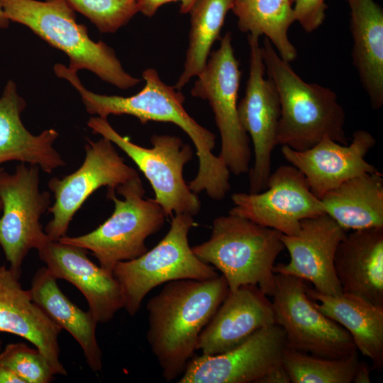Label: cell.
I'll return each mask as SVG.
<instances>
[{"instance_id":"6da1fadb","label":"cell","mask_w":383,"mask_h":383,"mask_svg":"<svg viewBox=\"0 0 383 383\" xmlns=\"http://www.w3.org/2000/svg\"><path fill=\"white\" fill-rule=\"evenodd\" d=\"M55 74L67 79L79 92L87 111L107 118L109 115H131L142 124L149 121L171 123L182 129L192 141L199 159L196 177L187 184L198 194L205 192L213 200L224 199L230 191V170L223 161L213 154L216 135L201 126L185 110V97L180 90L165 84L157 71L148 68L142 77L144 87L136 94L123 97L99 94L87 90L77 71L62 64L54 66Z\"/></svg>"},{"instance_id":"7a4b0ae2","label":"cell","mask_w":383,"mask_h":383,"mask_svg":"<svg viewBox=\"0 0 383 383\" xmlns=\"http://www.w3.org/2000/svg\"><path fill=\"white\" fill-rule=\"evenodd\" d=\"M229 291L223 275L179 279L165 283L148 301L147 340L167 382L182 374L201 333Z\"/></svg>"},{"instance_id":"3957f363","label":"cell","mask_w":383,"mask_h":383,"mask_svg":"<svg viewBox=\"0 0 383 383\" xmlns=\"http://www.w3.org/2000/svg\"><path fill=\"white\" fill-rule=\"evenodd\" d=\"M261 48L265 71L280 102L277 145L303 151L325 137L348 145L345 114L336 94L329 88L304 81L280 57L267 38Z\"/></svg>"},{"instance_id":"277c9868","label":"cell","mask_w":383,"mask_h":383,"mask_svg":"<svg viewBox=\"0 0 383 383\" xmlns=\"http://www.w3.org/2000/svg\"><path fill=\"white\" fill-rule=\"evenodd\" d=\"M0 4L9 21L28 27L67 54L70 68L88 70L121 89L142 81L123 69L111 47L89 38L86 26L77 23L74 10L67 0H0Z\"/></svg>"},{"instance_id":"5b68a950","label":"cell","mask_w":383,"mask_h":383,"mask_svg":"<svg viewBox=\"0 0 383 383\" xmlns=\"http://www.w3.org/2000/svg\"><path fill=\"white\" fill-rule=\"evenodd\" d=\"M282 233L228 213L215 218L210 238L192 248L204 262L221 272L230 292L257 285L267 296L274 292V262L284 248Z\"/></svg>"},{"instance_id":"8992f818","label":"cell","mask_w":383,"mask_h":383,"mask_svg":"<svg viewBox=\"0 0 383 383\" xmlns=\"http://www.w3.org/2000/svg\"><path fill=\"white\" fill-rule=\"evenodd\" d=\"M139 175L121 184L116 193L107 192L114 203L112 215L94 231L58 241L89 250L100 266L113 272L116 265L137 258L148 250L146 239L158 232L167 218L155 198L145 199Z\"/></svg>"},{"instance_id":"52a82bcc","label":"cell","mask_w":383,"mask_h":383,"mask_svg":"<svg viewBox=\"0 0 383 383\" xmlns=\"http://www.w3.org/2000/svg\"><path fill=\"white\" fill-rule=\"evenodd\" d=\"M195 226L190 214H175L168 232L153 248L137 258L116 265L113 274L120 284L123 309L129 315L134 316L145 296L160 284L218 276L214 267L198 258L189 245L188 235Z\"/></svg>"},{"instance_id":"ba28073f","label":"cell","mask_w":383,"mask_h":383,"mask_svg":"<svg viewBox=\"0 0 383 383\" xmlns=\"http://www.w3.org/2000/svg\"><path fill=\"white\" fill-rule=\"evenodd\" d=\"M87 125L94 133L109 139L135 162L151 184L155 199L167 218L179 213L194 216L199 212L198 194L190 189L183 177L184 167L194 157L189 144L178 136L155 134L150 138L152 147L148 148L120 135L107 118L91 117Z\"/></svg>"},{"instance_id":"9c48e42d","label":"cell","mask_w":383,"mask_h":383,"mask_svg":"<svg viewBox=\"0 0 383 383\" xmlns=\"http://www.w3.org/2000/svg\"><path fill=\"white\" fill-rule=\"evenodd\" d=\"M220 40L219 48L210 53L204 69L197 76L191 94L209 102L221 135L218 156L231 172L239 176L248 172L251 159L250 138L238 113L241 72L231 33L227 32Z\"/></svg>"},{"instance_id":"30bf717a","label":"cell","mask_w":383,"mask_h":383,"mask_svg":"<svg viewBox=\"0 0 383 383\" xmlns=\"http://www.w3.org/2000/svg\"><path fill=\"white\" fill-rule=\"evenodd\" d=\"M285 348L284 331L274 323L227 352L193 357L178 382L289 383L282 362Z\"/></svg>"},{"instance_id":"8fae6325","label":"cell","mask_w":383,"mask_h":383,"mask_svg":"<svg viewBox=\"0 0 383 383\" xmlns=\"http://www.w3.org/2000/svg\"><path fill=\"white\" fill-rule=\"evenodd\" d=\"M272 306L275 323L285 333L286 348L328 358L357 351L350 333L322 313L307 295L305 281L275 274Z\"/></svg>"},{"instance_id":"7c38bea8","label":"cell","mask_w":383,"mask_h":383,"mask_svg":"<svg viewBox=\"0 0 383 383\" xmlns=\"http://www.w3.org/2000/svg\"><path fill=\"white\" fill-rule=\"evenodd\" d=\"M40 167L21 162L13 174L0 172V245L10 269L21 277V265L31 249L38 250L50 238L40 223L48 209L50 194L40 192Z\"/></svg>"},{"instance_id":"4fadbf2b","label":"cell","mask_w":383,"mask_h":383,"mask_svg":"<svg viewBox=\"0 0 383 383\" xmlns=\"http://www.w3.org/2000/svg\"><path fill=\"white\" fill-rule=\"evenodd\" d=\"M85 158L81 167L63 178L52 177L48 187L54 194L55 203L48 211L52 218L45 232L57 241L66 235L76 212L89 196L102 187L116 193V188L138 176L137 171L126 164L113 143L102 137L97 141L87 139Z\"/></svg>"},{"instance_id":"5bb4252c","label":"cell","mask_w":383,"mask_h":383,"mask_svg":"<svg viewBox=\"0 0 383 383\" xmlns=\"http://www.w3.org/2000/svg\"><path fill=\"white\" fill-rule=\"evenodd\" d=\"M231 200L233 206L228 213L286 235L296 234L303 220L326 214L303 173L292 165L271 172L265 191L236 192Z\"/></svg>"},{"instance_id":"9a60e30c","label":"cell","mask_w":383,"mask_h":383,"mask_svg":"<svg viewBox=\"0 0 383 383\" xmlns=\"http://www.w3.org/2000/svg\"><path fill=\"white\" fill-rule=\"evenodd\" d=\"M260 36L248 34L250 48L249 76L244 97L238 104L240 123L250 136L254 164L249 170V192L267 188L271 174L272 153L277 145L280 102L274 83L265 78V67Z\"/></svg>"},{"instance_id":"2e32d148","label":"cell","mask_w":383,"mask_h":383,"mask_svg":"<svg viewBox=\"0 0 383 383\" xmlns=\"http://www.w3.org/2000/svg\"><path fill=\"white\" fill-rule=\"evenodd\" d=\"M345 233L327 214L303 220L296 234H282L290 260L274 265L273 272L309 281L315 290L324 294H342L333 262L338 245Z\"/></svg>"},{"instance_id":"e0dca14e","label":"cell","mask_w":383,"mask_h":383,"mask_svg":"<svg viewBox=\"0 0 383 383\" xmlns=\"http://www.w3.org/2000/svg\"><path fill=\"white\" fill-rule=\"evenodd\" d=\"M376 139L368 131H355L352 141L340 144L328 137L303 151L282 145L281 152L290 165L300 170L311 192L319 199L343 182L377 169L365 160Z\"/></svg>"},{"instance_id":"ac0fdd59","label":"cell","mask_w":383,"mask_h":383,"mask_svg":"<svg viewBox=\"0 0 383 383\" xmlns=\"http://www.w3.org/2000/svg\"><path fill=\"white\" fill-rule=\"evenodd\" d=\"M37 250L57 279L66 280L80 291L98 323L110 321L123 308L118 281L113 272L91 262L85 249L49 238Z\"/></svg>"},{"instance_id":"d6986e66","label":"cell","mask_w":383,"mask_h":383,"mask_svg":"<svg viewBox=\"0 0 383 383\" xmlns=\"http://www.w3.org/2000/svg\"><path fill=\"white\" fill-rule=\"evenodd\" d=\"M275 323L272 301L257 285L228 292L200 334L197 350L213 355L239 345L257 330Z\"/></svg>"},{"instance_id":"ffe728a7","label":"cell","mask_w":383,"mask_h":383,"mask_svg":"<svg viewBox=\"0 0 383 383\" xmlns=\"http://www.w3.org/2000/svg\"><path fill=\"white\" fill-rule=\"evenodd\" d=\"M20 277L0 266V332L21 337L46 357L55 374L67 375L60 360L58 336L62 330L34 302Z\"/></svg>"},{"instance_id":"44dd1931","label":"cell","mask_w":383,"mask_h":383,"mask_svg":"<svg viewBox=\"0 0 383 383\" xmlns=\"http://www.w3.org/2000/svg\"><path fill=\"white\" fill-rule=\"evenodd\" d=\"M333 263L343 292L383 306V227L346 233Z\"/></svg>"},{"instance_id":"7402d4cb","label":"cell","mask_w":383,"mask_h":383,"mask_svg":"<svg viewBox=\"0 0 383 383\" xmlns=\"http://www.w3.org/2000/svg\"><path fill=\"white\" fill-rule=\"evenodd\" d=\"M26 106L16 84L9 80L0 98V165L16 160L38 165L45 172L52 173L66 165L53 148L59 134L53 128L38 135L28 132L21 119Z\"/></svg>"},{"instance_id":"603a6c76","label":"cell","mask_w":383,"mask_h":383,"mask_svg":"<svg viewBox=\"0 0 383 383\" xmlns=\"http://www.w3.org/2000/svg\"><path fill=\"white\" fill-rule=\"evenodd\" d=\"M307 295L326 316L350 333L357 350L370 358L371 370L383 367V306L350 293L331 296L306 288Z\"/></svg>"},{"instance_id":"cb8c5ba5","label":"cell","mask_w":383,"mask_h":383,"mask_svg":"<svg viewBox=\"0 0 383 383\" xmlns=\"http://www.w3.org/2000/svg\"><path fill=\"white\" fill-rule=\"evenodd\" d=\"M353 62L374 109L383 105V9L374 0H347Z\"/></svg>"},{"instance_id":"d4e9b609","label":"cell","mask_w":383,"mask_h":383,"mask_svg":"<svg viewBox=\"0 0 383 383\" xmlns=\"http://www.w3.org/2000/svg\"><path fill=\"white\" fill-rule=\"evenodd\" d=\"M29 290L34 302L79 343L91 370H101L102 353L96 335L98 322L91 313L82 310L67 297L46 267L35 272Z\"/></svg>"},{"instance_id":"484cf974","label":"cell","mask_w":383,"mask_h":383,"mask_svg":"<svg viewBox=\"0 0 383 383\" xmlns=\"http://www.w3.org/2000/svg\"><path fill=\"white\" fill-rule=\"evenodd\" d=\"M320 199L345 231L383 227V174L378 170L343 182Z\"/></svg>"},{"instance_id":"4316f807","label":"cell","mask_w":383,"mask_h":383,"mask_svg":"<svg viewBox=\"0 0 383 383\" xmlns=\"http://www.w3.org/2000/svg\"><path fill=\"white\" fill-rule=\"evenodd\" d=\"M243 33L265 35L280 57L287 62L297 56L288 30L295 21L291 0H235L231 9Z\"/></svg>"},{"instance_id":"83f0119b","label":"cell","mask_w":383,"mask_h":383,"mask_svg":"<svg viewBox=\"0 0 383 383\" xmlns=\"http://www.w3.org/2000/svg\"><path fill=\"white\" fill-rule=\"evenodd\" d=\"M235 0H197L190 11L189 46L184 69L176 84L181 90L204 69L213 44L220 40V33L228 11Z\"/></svg>"},{"instance_id":"f1b7e54d","label":"cell","mask_w":383,"mask_h":383,"mask_svg":"<svg viewBox=\"0 0 383 383\" xmlns=\"http://www.w3.org/2000/svg\"><path fill=\"white\" fill-rule=\"evenodd\" d=\"M282 362L292 383H351L360 360L357 351L328 358L285 348Z\"/></svg>"},{"instance_id":"f546056e","label":"cell","mask_w":383,"mask_h":383,"mask_svg":"<svg viewBox=\"0 0 383 383\" xmlns=\"http://www.w3.org/2000/svg\"><path fill=\"white\" fill-rule=\"evenodd\" d=\"M101 33H115L138 12V0H67Z\"/></svg>"},{"instance_id":"4dcf8cb0","label":"cell","mask_w":383,"mask_h":383,"mask_svg":"<svg viewBox=\"0 0 383 383\" xmlns=\"http://www.w3.org/2000/svg\"><path fill=\"white\" fill-rule=\"evenodd\" d=\"M0 364L13 371L25 383H49L55 375L43 354L23 343L7 345L0 352Z\"/></svg>"},{"instance_id":"1f68e13d","label":"cell","mask_w":383,"mask_h":383,"mask_svg":"<svg viewBox=\"0 0 383 383\" xmlns=\"http://www.w3.org/2000/svg\"><path fill=\"white\" fill-rule=\"evenodd\" d=\"M295 21H298L306 32L317 29L326 18L327 5L325 0H291Z\"/></svg>"},{"instance_id":"d6a6232c","label":"cell","mask_w":383,"mask_h":383,"mask_svg":"<svg viewBox=\"0 0 383 383\" xmlns=\"http://www.w3.org/2000/svg\"><path fill=\"white\" fill-rule=\"evenodd\" d=\"M197 0H138V12L147 17L153 16L160 6L172 1H180V12L187 13Z\"/></svg>"},{"instance_id":"836d02e7","label":"cell","mask_w":383,"mask_h":383,"mask_svg":"<svg viewBox=\"0 0 383 383\" xmlns=\"http://www.w3.org/2000/svg\"><path fill=\"white\" fill-rule=\"evenodd\" d=\"M371 367H370V366L367 363L360 361L353 382L370 383L371 382Z\"/></svg>"},{"instance_id":"e575fe53","label":"cell","mask_w":383,"mask_h":383,"mask_svg":"<svg viewBox=\"0 0 383 383\" xmlns=\"http://www.w3.org/2000/svg\"><path fill=\"white\" fill-rule=\"evenodd\" d=\"M0 383H25V382L11 369L0 364Z\"/></svg>"},{"instance_id":"d590c367","label":"cell","mask_w":383,"mask_h":383,"mask_svg":"<svg viewBox=\"0 0 383 383\" xmlns=\"http://www.w3.org/2000/svg\"><path fill=\"white\" fill-rule=\"evenodd\" d=\"M9 21H10L5 16L0 4V28H4L8 27Z\"/></svg>"},{"instance_id":"8d00e7d4","label":"cell","mask_w":383,"mask_h":383,"mask_svg":"<svg viewBox=\"0 0 383 383\" xmlns=\"http://www.w3.org/2000/svg\"><path fill=\"white\" fill-rule=\"evenodd\" d=\"M1 170H2V168H0V172H1ZM1 209H2V202H1V199H0V210H1Z\"/></svg>"},{"instance_id":"74e56055","label":"cell","mask_w":383,"mask_h":383,"mask_svg":"<svg viewBox=\"0 0 383 383\" xmlns=\"http://www.w3.org/2000/svg\"><path fill=\"white\" fill-rule=\"evenodd\" d=\"M1 341L0 340V352H1Z\"/></svg>"}]
</instances>
